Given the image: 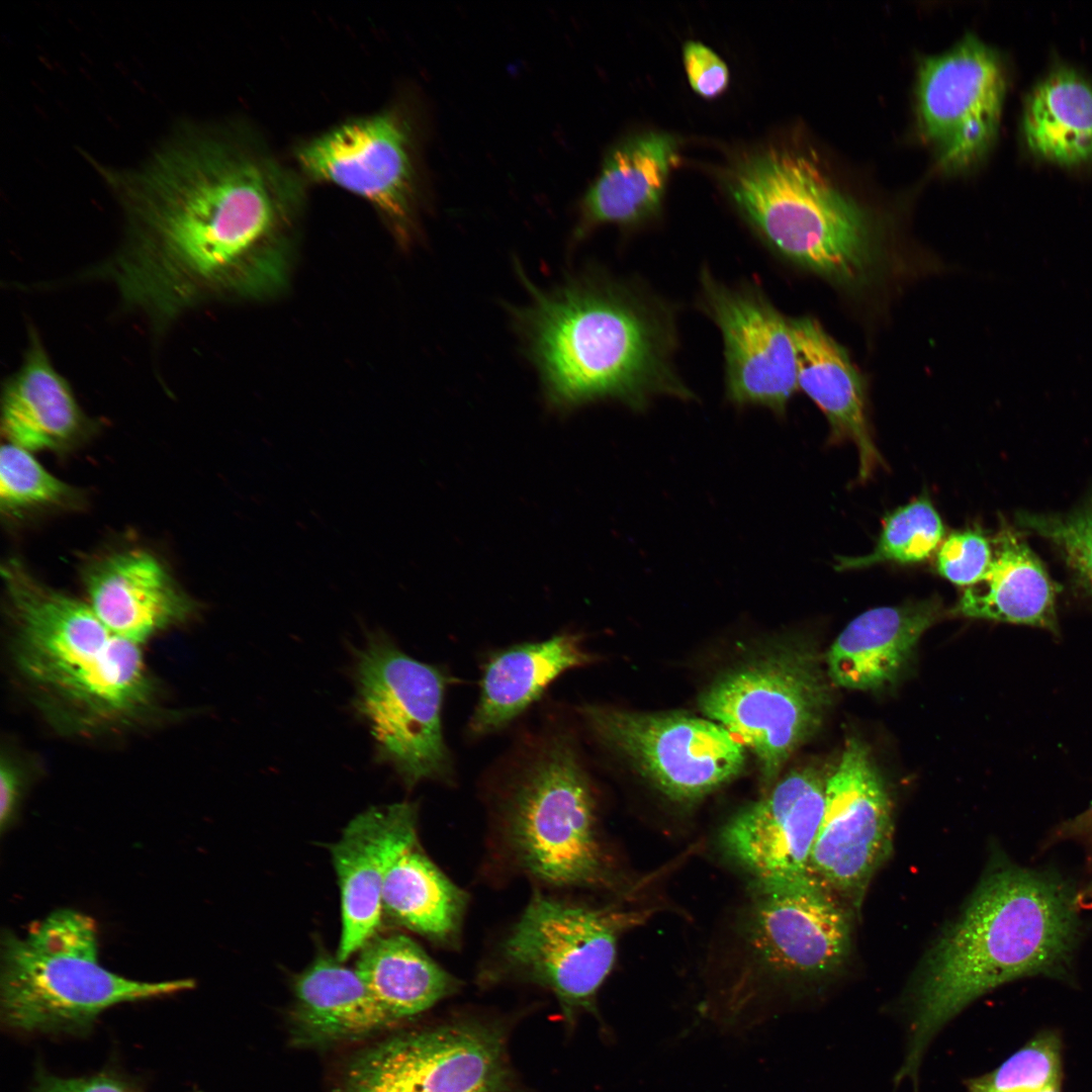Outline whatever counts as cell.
Segmentation results:
<instances>
[{
	"mask_svg": "<svg viewBox=\"0 0 1092 1092\" xmlns=\"http://www.w3.org/2000/svg\"><path fill=\"white\" fill-rule=\"evenodd\" d=\"M107 178L124 233L93 275L154 326L211 297L266 296L286 283L304 177L250 133L186 129L144 168Z\"/></svg>",
	"mask_w": 1092,
	"mask_h": 1092,
	"instance_id": "obj_1",
	"label": "cell"
},
{
	"mask_svg": "<svg viewBox=\"0 0 1092 1092\" xmlns=\"http://www.w3.org/2000/svg\"><path fill=\"white\" fill-rule=\"evenodd\" d=\"M530 293L513 316L551 406L613 399L640 411L656 396L694 397L673 366L671 313L655 298L598 274Z\"/></svg>",
	"mask_w": 1092,
	"mask_h": 1092,
	"instance_id": "obj_2",
	"label": "cell"
},
{
	"mask_svg": "<svg viewBox=\"0 0 1092 1092\" xmlns=\"http://www.w3.org/2000/svg\"><path fill=\"white\" fill-rule=\"evenodd\" d=\"M1077 926L1072 894L1052 877L1015 866L985 876L916 981L897 1080H915L934 1036L984 994L1018 978L1062 971Z\"/></svg>",
	"mask_w": 1092,
	"mask_h": 1092,
	"instance_id": "obj_3",
	"label": "cell"
},
{
	"mask_svg": "<svg viewBox=\"0 0 1092 1092\" xmlns=\"http://www.w3.org/2000/svg\"><path fill=\"white\" fill-rule=\"evenodd\" d=\"M17 670L57 724L76 732L130 725L153 708L140 644L123 639L89 604L53 589L17 559L1 568Z\"/></svg>",
	"mask_w": 1092,
	"mask_h": 1092,
	"instance_id": "obj_4",
	"label": "cell"
},
{
	"mask_svg": "<svg viewBox=\"0 0 1092 1092\" xmlns=\"http://www.w3.org/2000/svg\"><path fill=\"white\" fill-rule=\"evenodd\" d=\"M726 188L764 243L795 266L854 293L883 275L889 251L877 226L808 154L770 148L746 156Z\"/></svg>",
	"mask_w": 1092,
	"mask_h": 1092,
	"instance_id": "obj_5",
	"label": "cell"
},
{
	"mask_svg": "<svg viewBox=\"0 0 1092 1092\" xmlns=\"http://www.w3.org/2000/svg\"><path fill=\"white\" fill-rule=\"evenodd\" d=\"M192 985L190 980L134 981L105 969L98 960L95 922L72 909L31 924L24 937L2 932L1 1016L17 1031H80L110 1006Z\"/></svg>",
	"mask_w": 1092,
	"mask_h": 1092,
	"instance_id": "obj_6",
	"label": "cell"
},
{
	"mask_svg": "<svg viewBox=\"0 0 1092 1092\" xmlns=\"http://www.w3.org/2000/svg\"><path fill=\"white\" fill-rule=\"evenodd\" d=\"M498 839L510 863L552 890L609 887L612 866L596 800L574 748L547 743L500 805Z\"/></svg>",
	"mask_w": 1092,
	"mask_h": 1092,
	"instance_id": "obj_7",
	"label": "cell"
},
{
	"mask_svg": "<svg viewBox=\"0 0 1092 1092\" xmlns=\"http://www.w3.org/2000/svg\"><path fill=\"white\" fill-rule=\"evenodd\" d=\"M744 925L747 954L724 1020L738 1021L774 985L835 971L848 953L850 922L841 899L809 872L754 881Z\"/></svg>",
	"mask_w": 1092,
	"mask_h": 1092,
	"instance_id": "obj_8",
	"label": "cell"
},
{
	"mask_svg": "<svg viewBox=\"0 0 1092 1092\" xmlns=\"http://www.w3.org/2000/svg\"><path fill=\"white\" fill-rule=\"evenodd\" d=\"M636 914L596 907L536 889L497 948L494 979L549 990L567 1020L594 1011L611 973L618 940Z\"/></svg>",
	"mask_w": 1092,
	"mask_h": 1092,
	"instance_id": "obj_9",
	"label": "cell"
},
{
	"mask_svg": "<svg viewBox=\"0 0 1092 1092\" xmlns=\"http://www.w3.org/2000/svg\"><path fill=\"white\" fill-rule=\"evenodd\" d=\"M352 673L353 706L370 729L376 759L410 788L449 778L441 718L448 684L444 671L411 657L377 630L355 649Z\"/></svg>",
	"mask_w": 1092,
	"mask_h": 1092,
	"instance_id": "obj_10",
	"label": "cell"
},
{
	"mask_svg": "<svg viewBox=\"0 0 1092 1092\" xmlns=\"http://www.w3.org/2000/svg\"><path fill=\"white\" fill-rule=\"evenodd\" d=\"M831 689L815 653L786 648L723 675L702 696L704 714L756 757L770 785L820 726Z\"/></svg>",
	"mask_w": 1092,
	"mask_h": 1092,
	"instance_id": "obj_11",
	"label": "cell"
},
{
	"mask_svg": "<svg viewBox=\"0 0 1092 1092\" xmlns=\"http://www.w3.org/2000/svg\"><path fill=\"white\" fill-rule=\"evenodd\" d=\"M414 130L396 109L343 122L300 144L294 152L299 173L369 202L396 241L406 247L417 236L420 177Z\"/></svg>",
	"mask_w": 1092,
	"mask_h": 1092,
	"instance_id": "obj_12",
	"label": "cell"
},
{
	"mask_svg": "<svg viewBox=\"0 0 1092 1092\" xmlns=\"http://www.w3.org/2000/svg\"><path fill=\"white\" fill-rule=\"evenodd\" d=\"M339 1092H512L503 1029L466 1019L396 1034L356 1056Z\"/></svg>",
	"mask_w": 1092,
	"mask_h": 1092,
	"instance_id": "obj_13",
	"label": "cell"
},
{
	"mask_svg": "<svg viewBox=\"0 0 1092 1092\" xmlns=\"http://www.w3.org/2000/svg\"><path fill=\"white\" fill-rule=\"evenodd\" d=\"M582 715L604 744L674 801L704 797L734 779L745 763L741 741L710 719L602 706H587Z\"/></svg>",
	"mask_w": 1092,
	"mask_h": 1092,
	"instance_id": "obj_14",
	"label": "cell"
},
{
	"mask_svg": "<svg viewBox=\"0 0 1092 1092\" xmlns=\"http://www.w3.org/2000/svg\"><path fill=\"white\" fill-rule=\"evenodd\" d=\"M893 817L885 784L870 751L849 739L825 785L823 817L809 873L857 909L891 851Z\"/></svg>",
	"mask_w": 1092,
	"mask_h": 1092,
	"instance_id": "obj_15",
	"label": "cell"
},
{
	"mask_svg": "<svg viewBox=\"0 0 1092 1092\" xmlns=\"http://www.w3.org/2000/svg\"><path fill=\"white\" fill-rule=\"evenodd\" d=\"M1004 92L998 56L974 35L923 60L916 85L918 121L944 170L966 169L986 154L998 130Z\"/></svg>",
	"mask_w": 1092,
	"mask_h": 1092,
	"instance_id": "obj_16",
	"label": "cell"
},
{
	"mask_svg": "<svg viewBox=\"0 0 1092 1092\" xmlns=\"http://www.w3.org/2000/svg\"><path fill=\"white\" fill-rule=\"evenodd\" d=\"M701 283L704 307L724 342L728 399L784 416L798 388L790 320L752 285L729 286L708 271Z\"/></svg>",
	"mask_w": 1092,
	"mask_h": 1092,
	"instance_id": "obj_17",
	"label": "cell"
},
{
	"mask_svg": "<svg viewBox=\"0 0 1092 1092\" xmlns=\"http://www.w3.org/2000/svg\"><path fill=\"white\" fill-rule=\"evenodd\" d=\"M826 780L811 765L789 771L728 821L720 834L722 848L754 881L808 873L824 812Z\"/></svg>",
	"mask_w": 1092,
	"mask_h": 1092,
	"instance_id": "obj_18",
	"label": "cell"
},
{
	"mask_svg": "<svg viewBox=\"0 0 1092 1092\" xmlns=\"http://www.w3.org/2000/svg\"><path fill=\"white\" fill-rule=\"evenodd\" d=\"M417 825L414 803L371 807L353 818L333 844L341 894L342 930L337 951L341 962L375 936L383 913L385 877L401 850L418 839Z\"/></svg>",
	"mask_w": 1092,
	"mask_h": 1092,
	"instance_id": "obj_19",
	"label": "cell"
},
{
	"mask_svg": "<svg viewBox=\"0 0 1092 1092\" xmlns=\"http://www.w3.org/2000/svg\"><path fill=\"white\" fill-rule=\"evenodd\" d=\"M88 604L115 635L142 644L156 633L191 618L197 605L153 554L114 552L82 572Z\"/></svg>",
	"mask_w": 1092,
	"mask_h": 1092,
	"instance_id": "obj_20",
	"label": "cell"
},
{
	"mask_svg": "<svg viewBox=\"0 0 1092 1092\" xmlns=\"http://www.w3.org/2000/svg\"><path fill=\"white\" fill-rule=\"evenodd\" d=\"M800 387L822 411L830 442H852L858 453V480L867 481L883 458L867 418L864 380L846 350L813 317L790 320Z\"/></svg>",
	"mask_w": 1092,
	"mask_h": 1092,
	"instance_id": "obj_21",
	"label": "cell"
},
{
	"mask_svg": "<svg viewBox=\"0 0 1092 1092\" xmlns=\"http://www.w3.org/2000/svg\"><path fill=\"white\" fill-rule=\"evenodd\" d=\"M676 162V141L664 132L636 134L615 146L580 202L572 243L606 223L635 224L654 216Z\"/></svg>",
	"mask_w": 1092,
	"mask_h": 1092,
	"instance_id": "obj_22",
	"label": "cell"
},
{
	"mask_svg": "<svg viewBox=\"0 0 1092 1092\" xmlns=\"http://www.w3.org/2000/svg\"><path fill=\"white\" fill-rule=\"evenodd\" d=\"M1 403L2 435L29 452L69 450L93 429L34 331L21 365L3 386Z\"/></svg>",
	"mask_w": 1092,
	"mask_h": 1092,
	"instance_id": "obj_23",
	"label": "cell"
},
{
	"mask_svg": "<svg viewBox=\"0 0 1092 1092\" xmlns=\"http://www.w3.org/2000/svg\"><path fill=\"white\" fill-rule=\"evenodd\" d=\"M938 599L878 607L855 617L826 655L827 674L836 686L873 691L896 679L921 636L940 616Z\"/></svg>",
	"mask_w": 1092,
	"mask_h": 1092,
	"instance_id": "obj_24",
	"label": "cell"
},
{
	"mask_svg": "<svg viewBox=\"0 0 1092 1092\" xmlns=\"http://www.w3.org/2000/svg\"><path fill=\"white\" fill-rule=\"evenodd\" d=\"M590 659L580 638L572 633L494 652L483 667L479 697L469 724L471 732L482 735L507 726L559 675Z\"/></svg>",
	"mask_w": 1092,
	"mask_h": 1092,
	"instance_id": "obj_25",
	"label": "cell"
},
{
	"mask_svg": "<svg viewBox=\"0 0 1092 1092\" xmlns=\"http://www.w3.org/2000/svg\"><path fill=\"white\" fill-rule=\"evenodd\" d=\"M292 1036L299 1045H326L371 1035L393 1023L356 970L318 956L295 980Z\"/></svg>",
	"mask_w": 1092,
	"mask_h": 1092,
	"instance_id": "obj_26",
	"label": "cell"
},
{
	"mask_svg": "<svg viewBox=\"0 0 1092 1092\" xmlns=\"http://www.w3.org/2000/svg\"><path fill=\"white\" fill-rule=\"evenodd\" d=\"M1058 592V584L1021 536L1002 528L993 541L988 571L981 581L966 588L953 613L1057 633Z\"/></svg>",
	"mask_w": 1092,
	"mask_h": 1092,
	"instance_id": "obj_27",
	"label": "cell"
},
{
	"mask_svg": "<svg viewBox=\"0 0 1092 1092\" xmlns=\"http://www.w3.org/2000/svg\"><path fill=\"white\" fill-rule=\"evenodd\" d=\"M467 905V893L425 853L419 839L401 850L384 880L383 912L441 945L459 941Z\"/></svg>",
	"mask_w": 1092,
	"mask_h": 1092,
	"instance_id": "obj_28",
	"label": "cell"
},
{
	"mask_svg": "<svg viewBox=\"0 0 1092 1092\" xmlns=\"http://www.w3.org/2000/svg\"><path fill=\"white\" fill-rule=\"evenodd\" d=\"M355 970L396 1023L454 994L460 982L408 936H373L358 951Z\"/></svg>",
	"mask_w": 1092,
	"mask_h": 1092,
	"instance_id": "obj_29",
	"label": "cell"
},
{
	"mask_svg": "<svg viewBox=\"0 0 1092 1092\" xmlns=\"http://www.w3.org/2000/svg\"><path fill=\"white\" fill-rule=\"evenodd\" d=\"M1023 132L1037 156L1061 165L1092 160V86L1070 69H1058L1030 93Z\"/></svg>",
	"mask_w": 1092,
	"mask_h": 1092,
	"instance_id": "obj_30",
	"label": "cell"
},
{
	"mask_svg": "<svg viewBox=\"0 0 1092 1092\" xmlns=\"http://www.w3.org/2000/svg\"><path fill=\"white\" fill-rule=\"evenodd\" d=\"M944 535V525L932 502L928 495H920L884 518L873 551L858 557H838L834 567L845 571L886 562L920 563L933 554Z\"/></svg>",
	"mask_w": 1092,
	"mask_h": 1092,
	"instance_id": "obj_31",
	"label": "cell"
},
{
	"mask_svg": "<svg viewBox=\"0 0 1092 1092\" xmlns=\"http://www.w3.org/2000/svg\"><path fill=\"white\" fill-rule=\"evenodd\" d=\"M80 492L51 474L32 454L13 444L0 452L1 510L16 515L30 510L74 507Z\"/></svg>",
	"mask_w": 1092,
	"mask_h": 1092,
	"instance_id": "obj_32",
	"label": "cell"
},
{
	"mask_svg": "<svg viewBox=\"0 0 1092 1092\" xmlns=\"http://www.w3.org/2000/svg\"><path fill=\"white\" fill-rule=\"evenodd\" d=\"M1061 1043L1057 1035H1036L998 1068L971 1079L968 1092H1043L1061 1084Z\"/></svg>",
	"mask_w": 1092,
	"mask_h": 1092,
	"instance_id": "obj_33",
	"label": "cell"
},
{
	"mask_svg": "<svg viewBox=\"0 0 1092 1092\" xmlns=\"http://www.w3.org/2000/svg\"><path fill=\"white\" fill-rule=\"evenodd\" d=\"M1016 521L1021 528L1053 543L1076 581L1092 599V496L1068 514L1022 512Z\"/></svg>",
	"mask_w": 1092,
	"mask_h": 1092,
	"instance_id": "obj_34",
	"label": "cell"
},
{
	"mask_svg": "<svg viewBox=\"0 0 1092 1092\" xmlns=\"http://www.w3.org/2000/svg\"><path fill=\"white\" fill-rule=\"evenodd\" d=\"M992 556L993 546L980 530L956 531L940 543L935 567L948 581L969 587L985 576Z\"/></svg>",
	"mask_w": 1092,
	"mask_h": 1092,
	"instance_id": "obj_35",
	"label": "cell"
},
{
	"mask_svg": "<svg viewBox=\"0 0 1092 1092\" xmlns=\"http://www.w3.org/2000/svg\"><path fill=\"white\" fill-rule=\"evenodd\" d=\"M682 60L693 90L705 98L721 95L729 84L725 62L710 48L699 41H687Z\"/></svg>",
	"mask_w": 1092,
	"mask_h": 1092,
	"instance_id": "obj_36",
	"label": "cell"
},
{
	"mask_svg": "<svg viewBox=\"0 0 1092 1092\" xmlns=\"http://www.w3.org/2000/svg\"><path fill=\"white\" fill-rule=\"evenodd\" d=\"M33 1092H132V1090L126 1083L107 1075L87 1078L43 1076Z\"/></svg>",
	"mask_w": 1092,
	"mask_h": 1092,
	"instance_id": "obj_37",
	"label": "cell"
},
{
	"mask_svg": "<svg viewBox=\"0 0 1092 1092\" xmlns=\"http://www.w3.org/2000/svg\"><path fill=\"white\" fill-rule=\"evenodd\" d=\"M24 792L21 770L9 758L2 757L0 767V827L8 829L16 818Z\"/></svg>",
	"mask_w": 1092,
	"mask_h": 1092,
	"instance_id": "obj_38",
	"label": "cell"
},
{
	"mask_svg": "<svg viewBox=\"0 0 1092 1092\" xmlns=\"http://www.w3.org/2000/svg\"><path fill=\"white\" fill-rule=\"evenodd\" d=\"M1063 833L1083 839L1092 847V804L1078 817L1063 826Z\"/></svg>",
	"mask_w": 1092,
	"mask_h": 1092,
	"instance_id": "obj_39",
	"label": "cell"
},
{
	"mask_svg": "<svg viewBox=\"0 0 1092 1092\" xmlns=\"http://www.w3.org/2000/svg\"><path fill=\"white\" fill-rule=\"evenodd\" d=\"M1043 1092H1061V1084L1052 1086V1087L1048 1088L1046 1090H1044Z\"/></svg>",
	"mask_w": 1092,
	"mask_h": 1092,
	"instance_id": "obj_40",
	"label": "cell"
}]
</instances>
